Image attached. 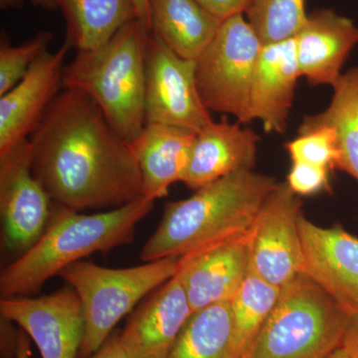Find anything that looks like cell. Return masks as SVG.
Returning a JSON list of instances; mask_svg holds the SVG:
<instances>
[{
    "mask_svg": "<svg viewBox=\"0 0 358 358\" xmlns=\"http://www.w3.org/2000/svg\"><path fill=\"white\" fill-rule=\"evenodd\" d=\"M30 143L33 174L54 204L81 212L117 208L143 197L129 143L79 90L59 93Z\"/></svg>",
    "mask_w": 358,
    "mask_h": 358,
    "instance_id": "1",
    "label": "cell"
},
{
    "mask_svg": "<svg viewBox=\"0 0 358 358\" xmlns=\"http://www.w3.org/2000/svg\"><path fill=\"white\" fill-rule=\"evenodd\" d=\"M277 180L253 171L231 173L164 206L140 253L143 262L181 258L252 229Z\"/></svg>",
    "mask_w": 358,
    "mask_h": 358,
    "instance_id": "2",
    "label": "cell"
},
{
    "mask_svg": "<svg viewBox=\"0 0 358 358\" xmlns=\"http://www.w3.org/2000/svg\"><path fill=\"white\" fill-rule=\"evenodd\" d=\"M145 197L131 203L83 214L53 203L43 235L0 275L2 298L28 296L68 266L92 254L131 244L138 224L154 209Z\"/></svg>",
    "mask_w": 358,
    "mask_h": 358,
    "instance_id": "3",
    "label": "cell"
},
{
    "mask_svg": "<svg viewBox=\"0 0 358 358\" xmlns=\"http://www.w3.org/2000/svg\"><path fill=\"white\" fill-rule=\"evenodd\" d=\"M150 33L140 20L129 21L103 46L78 52L64 70L63 88L79 90L89 96L128 143L145 126V68Z\"/></svg>",
    "mask_w": 358,
    "mask_h": 358,
    "instance_id": "4",
    "label": "cell"
},
{
    "mask_svg": "<svg viewBox=\"0 0 358 358\" xmlns=\"http://www.w3.org/2000/svg\"><path fill=\"white\" fill-rule=\"evenodd\" d=\"M350 315L305 273L279 300L244 358H327L343 346Z\"/></svg>",
    "mask_w": 358,
    "mask_h": 358,
    "instance_id": "5",
    "label": "cell"
},
{
    "mask_svg": "<svg viewBox=\"0 0 358 358\" xmlns=\"http://www.w3.org/2000/svg\"><path fill=\"white\" fill-rule=\"evenodd\" d=\"M178 260L164 258L122 268L79 261L61 271L58 275L75 289L83 307L84 338L78 358L93 357L120 320L176 275Z\"/></svg>",
    "mask_w": 358,
    "mask_h": 358,
    "instance_id": "6",
    "label": "cell"
},
{
    "mask_svg": "<svg viewBox=\"0 0 358 358\" xmlns=\"http://www.w3.org/2000/svg\"><path fill=\"white\" fill-rule=\"evenodd\" d=\"M262 47L244 13L221 22L215 36L195 60L197 89L209 112L233 115L239 124L252 122V81Z\"/></svg>",
    "mask_w": 358,
    "mask_h": 358,
    "instance_id": "7",
    "label": "cell"
},
{
    "mask_svg": "<svg viewBox=\"0 0 358 358\" xmlns=\"http://www.w3.org/2000/svg\"><path fill=\"white\" fill-rule=\"evenodd\" d=\"M145 124L199 131L213 121L200 99L195 61L174 53L150 33L145 68Z\"/></svg>",
    "mask_w": 358,
    "mask_h": 358,
    "instance_id": "8",
    "label": "cell"
},
{
    "mask_svg": "<svg viewBox=\"0 0 358 358\" xmlns=\"http://www.w3.org/2000/svg\"><path fill=\"white\" fill-rule=\"evenodd\" d=\"M301 207V196L287 182H278L252 228L250 267L279 288L303 273Z\"/></svg>",
    "mask_w": 358,
    "mask_h": 358,
    "instance_id": "9",
    "label": "cell"
},
{
    "mask_svg": "<svg viewBox=\"0 0 358 358\" xmlns=\"http://www.w3.org/2000/svg\"><path fill=\"white\" fill-rule=\"evenodd\" d=\"M53 202L32 171L30 140L0 155L2 246L23 254L43 235Z\"/></svg>",
    "mask_w": 358,
    "mask_h": 358,
    "instance_id": "10",
    "label": "cell"
},
{
    "mask_svg": "<svg viewBox=\"0 0 358 358\" xmlns=\"http://www.w3.org/2000/svg\"><path fill=\"white\" fill-rule=\"evenodd\" d=\"M0 313L28 334L42 358H78L84 338V313L74 289L46 296L2 298Z\"/></svg>",
    "mask_w": 358,
    "mask_h": 358,
    "instance_id": "11",
    "label": "cell"
},
{
    "mask_svg": "<svg viewBox=\"0 0 358 358\" xmlns=\"http://www.w3.org/2000/svg\"><path fill=\"white\" fill-rule=\"evenodd\" d=\"M72 48L65 40L55 52L47 51L25 77L0 96V155L28 140L63 86L65 60Z\"/></svg>",
    "mask_w": 358,
    "mask_h": 358,
    "instance_id": "12",
    "label": "cell"
},
{
    "mask_svg": "<svg viewBox=\"0 0 358 358\" xmlns=\"http://www.w3.org/2000/svg\"><path fill=\"white\" fill-rule=\"evenodd\" d=\"M251 241L252 229L179 258L176 275L193 313L231 301L248 275Z\"/></svg>",
    "mask_w": 358,
    "mask_h": 358,
    "instance_id": "13",
    "label": "cell"
},
{
    "mask_svg": "<svg viewBox=\"0 0 358 358\" xmlns=\"http://www.w3.org/2000/svg\"><path fill=\"white\" fill-rule=\"evenodd\" d=\"M303 273L350 315L358 313V238L341 225L320 227L301 218Z\"/></svg>",
    "mask_w": 358,
    "mask_h": 358,
    "instance_id": "14",
    "label": "cell"
},
{
    "mask_svg": "<svg viewBox=\"0 0 358 358\" xmlns=\"http://www.w3.org/2000/svg\"><path fill=\"white\" fill-rule=\"evenodd\" d=\"M192 313L176 275L129 313L120 339L134 358H166Z\"/></svg>",
    "mask_w": 358,
    "mask_h": 358,
    "instance_id": "15",
    "label": "cell"
},
{
    "mask_svg": "<svg viewBox=\"0 0 358 358\" xmlns=\"http://www.w3.org/2000/svg\"><path fill=\"white\" fill-rule=\"evenodd\" d=\"M294 41L301 77L310 86L334 87L343 75L346 59L358 44V27L334 9H317L308 14Z\"/></svg>",
    "mask_w": 358,
    "mask_h": 358,
    "instance_id": "16",
    "label": "cell"
},
{
    "mask_svg": "<svg viewBox=\"0 0 358 358\" xmlns=\"http://www.w3.org/2000/svg\"><path fill=\"white\" fill-rule=\"evenodd\" d=\"M229 122H209L197 131L182 182L193 190L241 171H253L260 136Z\"/></svg>",
    "mask_w": 358,
    "mask_h": 358,
    "instance_id": "17",
    "label": "cell"
},
{
    "mask_svg": "<svg viewBox=\"0 0 358 358\" xmlns=\"http://www.w3.org/2000/svg\"><path fill=\"white\" fill-rule=\"evenodd\" d=\"M301 77L294 38L263 45L257 61L251 96V120L262 122L267 134H284Z\"/></svg>",
    "mask_w": 358,
    "mask_h": 358,
    "instance_id": "18",
    "label": "cell"
},
{
    "mask_svg": "<svg viewBox=\"0 0 358 358\" xmlns=\"http://www.w3.org/2000/svg\"><path fill=\"white\" fill-rule=\"evenodd\" d=\"M196 131L162 124H145L129 143L143 179V197H166L176 182H182Z\"/></svg>",
    "mask_w": 358,
    "mask_h": 358,
    "instance_id": "19",
    "label": "cell"
},
{
    "mask_svg": "<svg viewBox=\"0 0 358 358\" xmlns=\"http://www.w3.org/2000/svg\"><path fill=\"white\" fill-rule=\"evenodd\" d=\"M148 8L150 31L187 60L199 57L223 21L195 0H148Z\"/></svg>",
    "mask_w": 358,
    "mask_h": 358,
    "instance_id": "20",
    "label": "cell"
},
{
    "mask_svg": "<svg viewBox=\"0 0 358 358\" xmlns=\"http://www.w3.org/2000/svg\"><path fill=\"white\" fill-rule=\"evenodd\" d=\"M66 21V40L78 52L95 50L122 26L138 20L133 0H55Z\"/></svg>",
    "mask_w": 358,
    "mask_h": 358,
    "instance_id": "21",
    "label": "cell"
},
{
    "mask_svg": "<svg viewBox=\"0 0 358 358\" xmlns=\"http://www.w3.org/2000/svg\"><path fill=\"white\" fill-rule=\"evenodd\" d=\"M333 89L329 107L319 114L303 117L300 127L333 128L339 148L338 169L358 182V68L341 75Z\"/></svg>",
    "mask_w": 358,
    "mask_h": 358,
    "instance_id": "22",
    "label": "cell"
},
{
    "mask_svg": "<svg viewBox=\"0 0 358 358\" xmlns=\"http://www.w3.org/2000/svg\"><path fill=\"white\" fill-rule=\"evenodd\" d=\"M166 358H243L235 345L229 301L193 313Z\"/></svg>",
    "mask_w": 358,
    "mask_h": 358,
    "instance_id": "23",
    "label": "cell"
},
{
    "mask_svg": "<svg viewBox=\"0 0 358 358\" xmlns=\"http://www.w3.org/2000/svg\"><path fill=\"white\" fill-rule=\"evenodd\" d=\"M280 294L281 288L266 281L250 267L246 279L229 301L235 345L242 357L274 310Z\"/></svg>",
    "mask_w": 358,
    "mask_h": 358,
    "instance_id": "24",
    "label": "cell"
},
{
    "mask_svg": "<svg viewBox=\"0 0 358 358\" xmlns=\"http://www.w3.org/2000/svg\"><path fill=\"white\" fill-rule=\"evenodd\" d=\"M245 15L263 45L294 38L308 17L306 0H251Z\"/></svg>",
    "mask_w": 358,
    "mask_h": 358,
    "instance_id": "25",
    "label": "cell"
},
{
    "mask_svg": "<svg viewBox=\"0 0 358 358\" xmlns=\"http://www.w3.org/2000/svg\"><path fill=\"white\" fill-rule=\"evenodd\" d=\"M284 148L292 162H306L331 171L338 169V138L331 127H299L298 136L287 141Z\"/></svg>",
    "mask_w": 358,
    "mask_h": 358,
    "instance_id": "26",
    "label": "cell"
},
{
    "mask_svg": "<svg viewBox=\"0 0 358 358\" xmlns=\"http://www.w3.org/2000/svg\"><path fill=\"white\" fill-rule=\"evenodd\" d=\"M53 40L50 31L37 33L20 45L9 44L6 38L0 44V96L14 88L27 74L35 61L49 51Z\"/></svg>",
    "mask_w": 358,
    "mask_h": 358,
    "instance_id": "27",
    "label": "cell"
},
{
    "mask_svg": "<svg viewBox=\"0 0 358 358\" xmlns=\"http://www.w3.org/2000/svg\"><path fill=\"white\" fill-rule=\"evenodd\" d=\"M331 171L306 162H292L287 176V185L299 196H310L322 192H331Z\"/></svg>",
    "mask_w": 358,
    "mask_h": 358,
    "instance_id": "28",
    "label": "cell"
},
{
    "mask_svg": "<svg viewBox=\"0 0 358 358\" xmlns=\"http://www.w3.org/2000/svg\"><path fill=\"white\" fill-rule=\"evenodd\" d=\"M209 13L220 20L246 13L251 0H195Z\"/></svg>",
    "mask_w": 358,
    "mask_h": 358,
    "instance_id": "29",
    "label": "cell"
},
{
    "mask_svg": "<svg viewBox=\"0 0 358 358\" xmlns=\"http://www.w3.org/2000/svg\"><path fill=\"white\" fill-rule=\"evenodd\" d=\"M91 358H134L124 348L119 333L112 334Z\"/></svg>",
    "mask_w": 358,
    "mask_h": 358,
    "instance_id": "30",
    "label": "cell"
},
{
    "mask_svg": "<svg viewBox=\"0 0 358 358\" xmlns=\"http://www.w3.org/2000/svg\"><path fill=\"white\" fill-rule=\"evenodd\" d=\"M341 348L348 357L358 358V313L350 317Z\"/></svg>",
    "mask_w": 358,
    "mask_h": 358,
    "instance_id": "31",
    "label": "cell"
},
{
    "mask_svg": "<svg viewBox=\"0 0 358 358\" xmlns=\"http://www.w3.org/2000/svg\"><path fill=\"white\" fill-rule=\"evenodd\" d=\"M26 1L31 3L33 6L40 7L45 10L52 11L58 9L55 0H0V8L4 10L21 8Z\"/></svg>",
    "mask_w": 358,
    "mask_h": 358,
    "instance_id": "32",
    "label": "cell"
},
{
    "mask_svg": "<svg viewBox=\"0 0 358 358\" xmlns=\"http://www.w3.org/2000/svg\"><path fill=\"white\" fill-rule=\"evenodd\" d=\"M30 338L24 331L20 329L17 334V350L15 358H31V348H30Z\"/></svg>",
    "mask_w": 358,
    "mask_h": 358,
    "instance_id": "33",
    "label": "cell"
},
{
    "mask_svg": "<svg viewBox=\"0 0 358 358\" xmlns=\"http://www.w3.org/2000/svg\"><path fill=\"white\" fill-rule=\"evenodd\" d=\"M133 2L138 13V20L150 29L148 0H133Z\"/></svg>",
    "mask_w": 358,
    "mask_h": 358,
    "instance_id": "34",
    "label": "cell"
},
{
    "mask_svg": "<svg viewBox=\"0 0 358 358\" xmlns=\"http://www.w3.org/2000/svg\"><path fill=\"white\" fill-rule=\"evenodd\" d=\"M327 358H350L348 355H346L345 350L343 348H338L336 352L333 353V355H329Z\"/></svg>",
    "mask_w": 358,
    "mask_h": 358,
    "instance_id": "35",
    "label": "cell"
}]
</instances>
